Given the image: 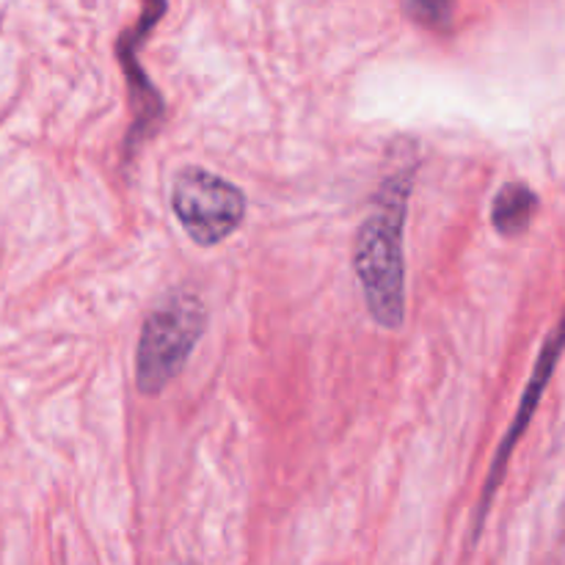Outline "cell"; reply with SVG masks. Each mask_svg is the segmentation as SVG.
Returning a JSON list of instances; mask_svg holds the SVG:
<instances>
[{
  "label": "cell",
  "instance_id": "7",
  "mask_svg": "<svg viewBox=\"0 0 565 565\" xmlns=\"http://www.w3.org/2000/svg\"><path fill=\"white\" fill-rule=\"evenodd\" d=\"M414 14L423 25L434 28V31H445L450 28L452 14H456V0H412Z\"/></svg>",
  "mask_w": 565,
  "mask_h": 565
},
{
  "label": "cell",
  "instance_id": "5",
  "mask_svg": "<svg viewBox=\"0 0 565 565\" xmlns=\"http://www.w3.org/2000/svg\"><path fill=\"white\" fill-rule=\"evenodd\" d=\"M563 351H565V309H563V315H561V320H557L555 329H552L550 337L544 340V348H541L539 359H535L533 375H530L527 386H524V392H522V401H519L516 417H513L508 434L502 436L500 447H497L494 461H491V467H489V475H486V483H483V491H480V502H478V516H475V539H478L480 530H483V524H486V519H489L491 502H494L500 486L505 483L508 463H511L513 450H516V445L522 441L524 430H527L530 423H533L535 412H539V406H541V397H544L546 386H550L552 375H555V367H557V362H561Z\"/></svg>",
  "mask_w": 565,
  "mask_h": 565
},
{
  "label": "cell",
  "instance_id": "3",
  "mask_svg": "<svg viewBox=\"0 0 565 565\" xmlns=\"http://www.w3.org/2000/svg\"><path fill=\"white\" fill-rule=\"evenodd\" d=\"M171 213L196 246L230 241L246 221V193L202 166H182L171 180Z\"/></svg>",
  "mask_w": 565,
  "mask_h": 565
},
{
  "label": "cell",
  "instance_id": "1",
  "mask_svg": "<svg viewBox=\"0 0 565 565\" xmlns=\"http://www.w3.org/2000/svg\"><path fill=\"white\" fill-rule=\"evenodd\" d=\"M414 180L417 152H397L353 243V274L362 287L364 307L386 331H397L406 320V218Z\"/></svg>",
  "mask_w": 565,
  "mask_h": 565
},
{
  "label": "cell",
  "instance_id": "6",
  "mask_svg": "<svg viewBox=\"0 0 565 565\" xmlns=\"http://www.w3.org/2000/svg\"><path fill=\"white\" fill-rule=\"evenodd\" d=\"M539 207V193L527 182H505L497 191L494 202H491V224H494L497 235L511 237L513 241V237H522L533 226Z\"/></svg>",
  "mask_w": 565,
  "mask_h": 565
},
{
  "label": "cell",
  "instance_id": "4",
  "mask_svg": "<svg viewBox=\"0 0 565 565\" xmlns=\"http://www.w3.org/2000/svg\"><path fill=\"white\" fill-rule=\"evenodd\" d=\"M169 3L166 0H143V11L138 17V22L132 28H127L125 33L116 42V58H119L121 72H125L127 81V99H130V127H127L125 147V166H132V160L138 158L143 143L152 141L160 132L166 121V103L160 97V92L154 88L152 77L147 75V70L138 61V50L147 42L149 33L158 28V22L163 20Z\"/></svg>",
  "mask_w": 565,
  "mask_h": 565
},
{
  "label": "cell",
  "instance_id": "8",
  "mask_svg": "<svg viewBox=\"0 0 565 565\" xmlns=\"http://www.w3.org/2000/svg\"><path fill=\"white\" fill-rule=\"evenodd\" d=\"M182 565H199V563H182Z\"/></svg>",
  "mask_w": 565,
  "mask_h": 565
},
{
  "label": "cell",
  "instance_id": "2",
  "mask_svg": "<svg viewBox=\"0 0 565 565\" xmlns=\"http://www.w3.org/2000/svg\"><path fill=\"white\" fill-rule=\"evenodd\" d=\"M210 323L202 296L171 290L149 309L136 351V386L143 397H160L185 370Z\"/></svg>",
  "mask_w": 565,
  "mask_h": 565
}]
</instances>
